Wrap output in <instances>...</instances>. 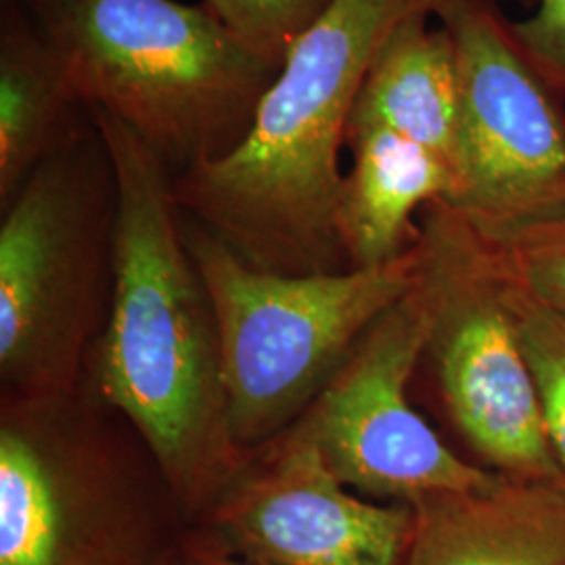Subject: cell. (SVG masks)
Here are the masks:
<instances>
[{
    "label": "cell",
    "instance_id": "obj_1",
    "mask_svg": "<svg viewBox=\"0 0 565 565\" xmlns=\"http://www.w3.org/2000/svg\"><path fill=\"white\" fill-rule=\"evenodd\" d=\"M118 181L114 289L84 385L132 425L198 525L239 476L216 310L182 231L172 174L121 121L90 109Z\"/></svg>",
    "mask_w": 565,
    "mask_h": 565
},
{
    "label": "cell",
    "instance_id": "obj_2",
    "mask_svg": "<svg viewBox=\"0 0 565 565\" xmlns=\"http://www.w3.org/2000/svg\"><path fill=\"white\" fill-rule=\"evenodd\" d=\"M436 2L333 0L289 49L239 147L172 177L182 216L264 270H348L338 235L348 121L387 32Z\"/></svg>",
    "mask_w": 565,
    "mask_h": 565
},
{
    "label": "cell",
    "instance_id": "obj_3",
    "mask_svg": "<svg viewBox=\"0 0 565 565\" xmlns=\"http://www.w3.org/2000/svg\"><path fill=\"white\" fill-rule=\"evenodd\" d=\"M20 2L81 102L128 126L172 177L237 149L281 72L205 2Z\"/></svg>",
    "mask_w": 565,
    "mask_h": 565
},
{
    "label": "cell",
    "instance_id": "obj_4",
    "mask_svg": "<svg viewBox=\"0 0 565 565\" xmlns=\"http://www.w3.org/2000/svg\"><path fill=\"white\" fill-rule=\"evenodd\" d=\"M189 527L139 431L86 385L0 398V565H168Z\"/></svg>",
    "mask_w": 565,
    "mask_h": 565
},
{
    "label": "cell",
    "instance_id": "obj_5",
    "mask_svg": "<svg viewBox=\"0 0 565 565\" xmlns=\"http://www.w3.org/2000/svg\"><path fill=\"white\" fill-rule=\"evenodd\" d=\"M116 224V168L93 120L2 205L0 398L81 390L111 302Z\"/></svg>",
    "mask_w": 565,
    "mask_h": 565
},
{
    "label": "cell",
    "instance_id": "obj_6",
    "mask_svg": "<svg viewBox=\"0 0 565 565\" xmlns=\"http://www.w3.org/2000/svg\"><path fill=\"white\" fill-rule=\"evenodd\" d=\"M182 231L216 310L228 419L245 455L302 417L417 275L415 247L382 266L285 275L245 263L184 216Z\"/></svg>",
    "mask_w": 565,
    "mask_h": 565
},
{
    "label": "cell",
    "instance_id": "obj_7",
    "mask_svg": "<svg viewBox=\"0 0 565 565\" xmlns=\"http://www.w3.org/2000/svg\"><path fill=\"white\" fill-rule=\"evenodd\" d=\"M415 252L427 296L415 380L429 384L461 455L505 480H565L494 243L443 200L422 212Z\"/></svg>",
    "mask_w": 565,
    "mask_h": 565
},
{
    "label": "cell",
    "instance_id": "obj_8",
    "mask_svg": "<svg viewBox=\"0 0 565 565\" xmlns=\"http://www.w3.org/2000/svg\"><path fill=\"white\" fill-rule=\"evenodd\" d=\"M455 42L459 126L450 205L490 239L565 216V93L497 0H438Z\"/></svg>",
    "mask_w": 565,
    "mask_h": 565
},
{
    "label": "cell",
    "instance_id": "obj_9",
    "mask_svg": "<svg viewBox=\"0 0 565 565\" xmlns=\"http://www.w3.org/2000/svg\"><path fill=\"white\" fill-rule=\"evenodd\" d=\"M425 335L427 296L415 275L296 422L331 471L366 499L415 505L501 480L448 445L413 403Z\"/></svg>",
    "mask_w": 565,
    "mask_h": 565
},
{
    "label": "cell",
    "instance_id": "obj_10",
    "mask_svg": "<svg viewBox=\"0 0 565 565\" xmlns=\"http://www.w3.org/2000/svg\"><path fill=\"white\" fill-rule=\"evenodd\" d=\"M193 527L264 565H404L413 507L348 488L294 424L247 455L221 501Z\"/></svg>",
    "mask_w": 565,
    "mask_h": 565
},
{
    "label": "cell",
    "instance_id": "obj_11",
    "mask_svg": "<svg viewBox=\"0 0 565 565\" xmlns=\"http://www.w3.org/2000/svg\"><path fill=\"white\" fill-rule=\"evenodd\" d=\"M413 507L404 565H565V480H505Z\"/></svg>",
    "mask_w": 565,
    "mask_h": 565
},
{
    "label": "cell",
    "instance_id": "obj_12",
    "mask_svg": "<svg viewBox=\"0 0 565 565\" xmlns=\"http://www.w3.org/2000/svg\"><path fill=\"white\" fill-rule=\"evenodd\" d=\"M338 235L350 268H371L406 256L419 239L429 203L450 202L455 172L419 142L366 124H348Z\"/></svg>",
    "mask_w": 565,
    "mask_h": 565
},
{
    "label": "cell",
    "instance_id": "obj_13",
    "mask_svg": "<svg viewBox=\"0 0 565 565\" xmlns=\"http://www.w3.org/2000/svg\"><path fill=\"white\" fill-rule=\"evenodd\" d=\"M431 20V11H417L387 32L364 74L348 124L387 128L443 156L452 168L459 67L448 30Z\"/></svg>",
    "mask_w": 565,
    "mask_h": 565
},
{
    "label": "cell",
    "instance_id": "obj_14",
    "mask_svg": "<svg viewBox=\"0 0 565 565\" xmlns=\"http://www.w3.org/2000/svg\"><path fill=\"white\" fill-rule=\"evenodd\" d=\"M93 114L20 0L0 21V207L46 158L90 126Z\"/></svg>",
    "mask_w": 565,
    "mask_h": 565
},
{
    "label": "cell",
    "instance_id": "obj_15",
    "mask_svg": "<svg viewBox=\"0 0 565 565\" xmlns=\"http://www.w3.org/2000/svg\"><path fill=\"white\" fill-rule=\"evenodd\" d=\"M507 281L525 356L539 387L546 438L565 476V319L536 302L509 277Z\"/></svg>",
    "mask_w": 565,
    "mask_h": 565
},
{
    "label": "cell",
    "instance_id": "obj_16",
    "mask_svg": "<svg viewBox=\"0 0 565 565\" xmlns=\"http://www.w3.org/2000/svg\"><path fill=\"white\" fill-rule=\"evenodd\" d=\"M490 242L507 277L565 319V216Z\"/></svg>",
    "mask_w": 565,
    "mask_h": 565
},
{
    "label": "cell",
    "instance_id": "obj_17",
    "mask_svg": "<svg viewBox=\"0 0 565 565\" xmlns=\"http://www.w3.org/2000/svg\"><path fill=\"white\" fill-rule=\"evenodd\" d=\"M243 42L282 63L333 0H203Z\"/></svg>",
    "mask_w": 565,
    "mask_h": 565
},
{
    "label": "cell",
    "instance_id": "obj_18",
    "mask_svg": "<svg viewBox=\"0 0 565 565\" xmlns=\"http://www.w3.org/2000/svg\"><path fill=\"white\" fill-rule=\"evenodd\" d=\"M513 32L525 53L565 93V0H536Z\"/></svg>",
    "mask_w": 565,
    "mask_h": 565
},
{
    "label": "cell",
    "instance_id": "obj_19",
    "mask_svg": "<svg viewBox=\"0 0 565 565\" xmlns=\"http://www.w3.org/2000/svg\"><path fill=\"white\" fill-rule=\"evenodd\" d=\"M168 565H264L224 548L200 527H189Z\"/></svg>",
    "mask_w": 565,
    "mask_h": 565
},
{
    "label": "cell",
    "instance_id": "obj_20",
    "mask_svg": "<svg viewBox=\"0 0 565 565\" xmlns=\"http://www.w3.org/2000/svg\"><path fill=\"white\" fill-rule=\"evenodd\" d=\"M515 2L522 4V7H527V9H532L536 4V0H515Z\"/></svg>",
    "mask_w": 565,
    "mask_h": 565
}]
</instances>
